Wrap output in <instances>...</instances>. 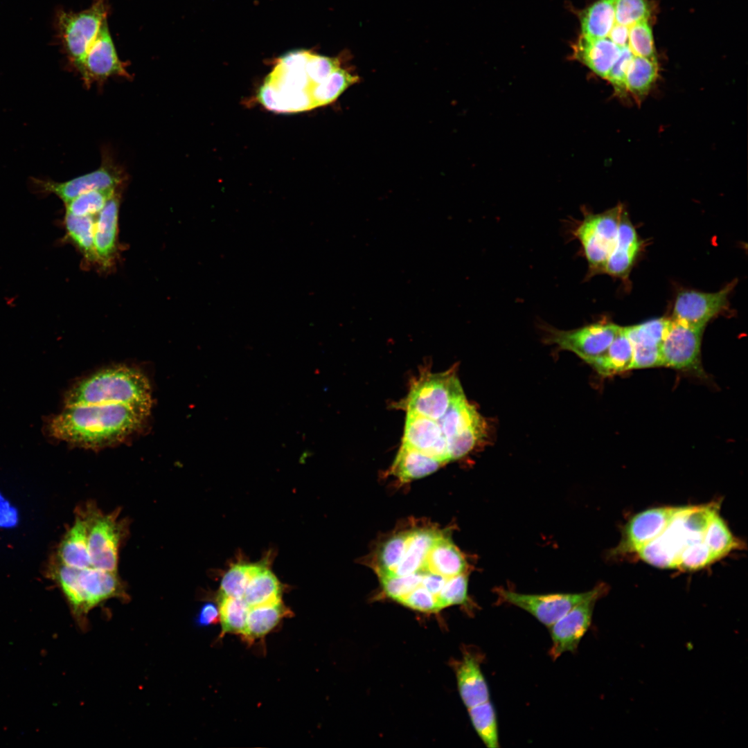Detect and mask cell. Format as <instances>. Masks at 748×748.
<instances>
[{
  "mask_svg": "<svg viewBox=\"0 0 748 748\" xmlns=\"http://www.w3.org/2000/svg\"><path fill=\"white\" fill-rule=\"evenodd\" d=\"M151 408L123 404L65 407L46 422L48 434L60 440L89 449L121 443L137 432Z\"/></svg>",
  "mask_w": 748,
  "mask_h": 748,
  "instance_id": "1",
  "label": "cell"
},
{
  "mask_svg": "<svg viewBox=\"0 0 748 748\" xmlns=\"http://www.w3.org/2000/svg\"><path fill=\"white\" fill-rule=\"evenodd\" d=\"M65 407L123 404L152 407V389L141 370L126 365L103 368L75 383L64 398Z\"/></svg>",
  "mask_w": 748,
  "mask_h": 748,
  "instance_id": "2",
  "label": "cell"
},
{
  "mask_svg": "<svg viewBox=\"0 0 748 748\" xmlns=\"http://www.w3.org/2000/svg\"><path fill=\"white\" fill-rule=\"evenodd\" d=\"M53 576L81 625L85 623L88 613L96 606L110 598H127L117 572L93 567L76 569L58 563Z\"/></svg>",
  "mask_w": 748,
  "mask_h": 748,
  "instance_id": "3",
  "label": "cell"
},
{
  "mask_svg": "<svg viewBox=\"0 0 748 748\" xmlns=\"http://www.w3.org/2000/svg\"><path fill=\"white\" fill-rule=\"evenodd\" d=\"M463 394L454 368L440 373L424 371L411 382L407 395L396 406L406 412L439 420Z\"/></svg>",
  "mask_w": 748,
  "mask_h": 748,
  "instance_id": "4",
  "label": "cell"
},
{
  "mask_svg": "<svg viewBox=\"0 0 748 748\" xmlns=\"http://www.w3.org/2000/svg\"><path fill=\"white\" fill-rule=\"evenodd\" d=\"M623 209L622 205H617L600 213L584 211L582 220L575 223L571 234L580 243L587 261V278L605 273Z\"/></svg>",
  "mask_w": 748,
  "mask_h": 748,
  "instance_id": "5",
  "label": "cell"
},
{
  "mask_svg": "<svg viewBox=\"0 0 748 748\" xmlns=\"http://www.w3.org/2000/svg\"><path fill=\"white\" fill-rule=\"evenodd\" d=\"M108 0H95L86 10H60L56 17L58 38L73 66L81 74L87 53L103 23L107 19Z\"/></svg>",
  "mask_w": 748,
  "mask_h": 748,
  "instance_id": "6",
  "label": "cell"
},
{
  "mask_svg": "<svg viewBox=\"0 0 748 748\" xmlns=\"http://www.w3.org/2000/svg\"><path fill=\"white\" fill-rule=\"evenodd\" d=\"M438 421L446 440L449 461L467 456L487 437L486 421L465 394L454 400Z\"/></svg>",
  "mask_w": 748,
  "mask_h": 748,
  "instance_id": "7",
  "label": "cell"
},
{
  "mask_svg": "<svg viewBox=\"0 0 748 748\" xmlns=\"http://www.w3.org/2000/svg\"><path fill=\"white\" fill-rule=\"evenodd\" d=\"M88 524V550L91 567L117 572L118 551L127 532L126 521L118 519V510L104 514L94 504L82 508Z\"/></svg>",
  "mask_w": 748,
  "mask_h": 748,
  "instance_id": "8",
  "label": "cell"
},
{
  "mask_svg": "<svg viewBox=\"0 0 748 748\" xmlns=\"http://www.w3.org/2000/svg\"><path fill=\"white\" fill-rule=\"evenodd\" d=\"M620 328L605 320L570 330L547 326L544 339L546 343L575 353L589 364L606 351Z\"/></svg>",
  "mask_w": 748,
  "mask_h": 748,
  "instance_id": "9",
  "label": "cell"
},
{
  "mask_svg": "<svg viewBox=\"0 0 748 748\" xmlns=\"http://www.w3.org/2000/svg\"><path fill=\"white\" fill-rule=\"evenodd\" d=\"M604 583L591 589L589 595L574 606L549 628L552 645L549 655L553 660L566 652H574L591 622L596 602L607 592Z\"/></svg>",
  "mask_w": 748,
  "mask_h": 748,
  "instance_id": "10",
  "label": "cell"
},
{
  "mask_svg": "<svg viewBox=\"0 0 748 748\" xmlns=\"http://www.w3.org/2000/svg\"><path fill=\"white\" fill-rule=\"evenodd\" d=\"M590 591L591 590L576 594H525L501 587L495 589L501 602L528 612L549 627L586 598Z\"/></svg>",
  "mask_w": 748,
  "mask_h": 748,
  "instance_id": "11",
  "label": "cell"
},
{
  "mask_svg": "<svg viewBox=\"0 0 748 748\" xmlns=\"http://www.w3.org/2000/svg\"><path fill=\"white\" fill-rule=\"evenodd\" d=\"M684 506H661L634 515L625 524L621 541L612 555L637 553L641 548L661 534Z\"/></svg>",
  "mask_w": 748,
  "mask_h": 748,
  "instance_id": "12",
  "label": "cell"
},
{
  "mask_svg": "<svg viewBox=\"0 0 748 748\" xmlns=\"http://www.w3.org/2000/svg\"><path fill=\"white\" fill-rule=\"evenodd\" d=\"M736 283L733 280L715 292L681 291L676 297L672 319L690 326L704 328L711 319L726 310L729 294Z\"/></svg>",
  "mask_w": 748,
  "mask_h": 748,
  "instance_id": "13",
  "label": "cell"
},
{
  "mask_svg": "<svg viewBox=\"0 0 748 748\" xmlns=\"http://www.w3.org/2000/svg\"><path fill=\"white\" fill-rule=\"evenodd\" d=\"M123 173L105 159L96 170L64 182L33 179L40 193L54 194L66 205L78 196L93 190L116 188L123 181Z\"/></svg>",
  "mask_w": 748,
  "mask_h": 748,
  "instance_id": "14",
  "label": "cell"
},
{
  "mask_svg": "<svg viewBox=\"0 0 748 748\" xmlns=\"http://www.w3.org/2000/svg\"><path fill=\"white\" fill-rule=\"evenodd\" d=\"M703 330L670 319L661 346L662 366L677 369L697 368Z\"/></svg>",
  "mask_w": 748,
  "mask_h": 748,
  "instance_id": "15",
  "label": "cell"
},
{
  "mask_svg": "<svg viewBox=\"0 0 748 748\" xmlns=\"http://www.w3.org/2000/svg\"><path fill=\"white\" fill-rule=\"evenodd\" d=\"M80 75L87 86L93 81H104L112 76H130L126 63L117 54L107 19L103 23L87 53Z\"/></svg>",
  "mask_w": 748,
  "mask_h": 748,
  "instance_id": "16",
  "label": "cell"
},
{
  "mask_svg": "<svg viewBox=\"0 0 748 748\" xmlns=\"http://www.w3.org/2000/svg\"><path fill=\"white\" fill-rule=\"evenodd\" d=\"M670 319L657 318L625 327L633 348V368L662 366L661 346Z\"/></svg>",
  "mask_w": 748,
  "mask_h": 748,
  "instance_id": "17",
  "label": "cell"
},
{
  "mask_svg": "<svg viewBox=\"0 0 748 748\" xmlns=\"http://www.w3.org/2000/svg\"><path fill=\"white\" fill-rule=\"evenodd\" d=\"M402 443L443 464L449 461L446 440L438 420L407 412Z\"/></svg>",
  "mask_w": 748,
  "mask_h": 748,
  "instance_id": "18",
  "label": "cell"
},
{
  "mask_svg": "<svg viewBox=\"0 0 748 748\" xmlns=\"http://www.w3.org/2000/svg\"><path fill=\"white\" fill-rule=\"evenodd\" d=\"M641 248L638 233L627 213L623 209L612 251L607 259L605 273L626 279Z\"/></svg>",
  "mask_w": 748,
  "mask_h": 748,
  "instance_id": "19",
  "label": "cell"
},
{
  "mask_svg": "<svg viewBox=\"0 0 748 748\" xmlns=\"http://www.w3.org/2000/svg\"><path fill=\"white\" fill-rule=\"evenodd\" d=\"M621 48L608 37L591 38L581 35L573 46V58L606 80Z\"/></svg>",
  "mask_w": 748,
  "mask_h": 748,
  "instance_id": "20",
  "label": "cell"
},
{
  "mask_svg": "<svg viewBox=\"0 0 748 748\" xmlns=\"http://www.w3.org/2000/svg\"><path fill=\"white\" fill-rule=\"evenodd\" d=\"M119 197L116 193L107 202L96 219L94 244L98 263L109 267L117 250Z\"/></svg>",
  "mask_w": 748,
  "mask_h": 748,
  "instance_id": "21",
  "label": "cell"
},
{
  "mask_svg": "<svg viewBox=\"0 0 748 748\" xmlns=\"http://www.w3.org/2000/svg\"><path fill=\"white\" fill-rule=\"evenodd\" d=\"M456 677L459 694L467 709L489 700V688L479 660L472 653L463 654L456 666Z\"/></svg>",
  "mask_w": 748,
  "mask_h": 748,
  "instance_id": "22",
  "label": "cell"
},
{
  "mask_svg": "<svg viewBox=\"0 0 748 748\" xmlns=\"http://www.w3.org/2000/svg\"><path fill=\"white\" fill-rule=\"evenodd\" d=\"M467 562L463 553L449 540L440 535L432 544L422 569L449 578L466 573Z\"/></svg>",
  "mask_w": 748,
  "mask_h": 748,
  "instance_id": "23",
  "label": "cell"
},
{
  "mask_svg": "<svg viewBox=\"0 0 748 748\" xmlns=\"http://www.w3.org/2000/svg\"><path fill=\"white\" fill-rule=\"evenodd\" d=\"M88 524L80 509L75 521L62 539L57 550L58 562L76 569L91 567L88 550Z\"/></svg>",
  "mask_w": 748,
  "mask_h": 748,
  "instance_id": "24",
  "label": "cell"
},
{
  "mask_svg": "<svg viewBox=\"0 0 748 748\" xmlns=\"http://www.w3.org/2000/svg\"><path fill=\"white\" fill-rule=\"evenodd\" d=\"M442 465L435 458L402 443L389 471L401 482H408L431 474Z\"/></svg>",
  "mask_w": 748,
  "mask_h": 748,
  "instance_id": "25",
  "label": "cell"
},
{
  "mask_svg": "<svg viewBox=\"0 0 748 748\" xmlns=\"http://www.w3.org/2000/svg\"><path fill=\"white\" fill-rule=\"evenodd\" d=\"M291 611L283 604L281 600L254 607L248 610L246 626L242 636L249 643L264 637L280 621L292 615Z\"/></svg>",
  "mask_w": 748,
  "mask_h": 748,
  "instance_id": "26",
  "label": "cell"
},
{
  "mask_svg": "<svg viewBox=\"0 0 748 748\" xmlns=\"http://www.w3.org/2000/svg\"><path fill=\"white\" fill-rule=\"evenodd\" d=\"M589 364L605 376L633 368V348L625 327H621L606 351Z\"/></svg>",
  "mask_w": 748,
  "mask_h": 748,
  "instance_id": "27",
  "label": "cell"
},
{
  "mask_svg": "<svg viewBox=\"0 0 748 748\" xmlns=\"http://www.w3.org/2000/svg\"><path fill=\"white\" fill-rule=\"evenodd\" d=\"M440 535L438 532L425 529L407 532L404 554L391 576H407L419 571L429 549Z\"/></svg>",
  "mask_w": 748,
  "mask_h": 748,
  "instance_id": "28",
  "label": "cell"
},
{
  "mask_svg": "<svg viewBox=\"0 0 748 748\" xmlns=\"http://www.w3.org/2000/svg\"><path fill=\"white\" fill-rule=\"evenodd\" d=\"M658 76L659 65L657 59L634 55L625 76L627 96H631L636 102H641L654 86Z\"/></svg>",
  "mask_w": 748,
  "mask_h": 748,
  "instance_id": "29",
  "label": "cell"
},
{
  "mask_svg": "<svg viewBox=\"0 0 748 748\" xmlns=\"http://www.w3.org/2000/svg\"><path fill=\"white\" fill-rule=\"evenodd\" d=\"M94 216H75L66 213L64 219V240L70 242L88 262L98 263L94 244Z\"/></svg>",
  "mask_w": 748,
  "mask_h": 748,
  "instance_id": "30",
  "label": "cell"
},
{
  "mask_svg": "<svg viewBox=\"0 0 748 748\" xmlns=\"http://www.w3.org/2000/svg\"><path fill=\"white\" fill-rule=\"evenodd\" d=\"M616 0H598L580 16L582 35L591 38L607 37L616 24Z\"/></svg>",
  "mask_w": 748,
  "mask_h": 748,
  "instance_id": "31",
  "label": "cell"
},
{
  "mask_svg": "<svg viewBox=\"0 0 748 748\" xmlns=\"http://www.w3.org/2000/svg\"><path fill=\"white\" fill-rule=\"evenodd\" d=\"M282 586L266 564H260L251 576L243 596L247 605L254 607L281 600Z\"/></svg>",
  "mask_w": 748,
  "mask_h": 748,
  "instance_id": "32",
  "label": "cell"
},
{
  "mask_svg": "<svg viewBox=\"0 0 748 748\" xmlns=\"http://www.w3.org/2000/svg\"><path fill=\"white\" fill-rule=\"evenodd\" d=\"M703 540L715 560H720L734 550L743 549L744 545L741 540L731 533L719 513L710 522Z\"/></svg>",
  "mask_w": 748,
  "mask_h": 748,
  "instance_id": "33",
  "label": "cell"
},
{
  "mask_svg": "<svg viewBox=\"0 0 748 748\" xmlns=\"http://www.w3.org/2000/svg\"><path fill=\"white\" fill-rule=\"evenodd\" d=\"M217 607L219 621L221 623L220 638L226 634H241L246 626L247 616L249 607L243 598H237L218 594Z\"/></svg>",
  "mask_w": 748,
  "mask_h": 748,
  "instance_id": "34",
  "label": "cell"
},
{
  "mask_svg": "<svg viewBox=\"0 0 748 748\" xmlns=\"http://www.w3.org/2000/svg\"><path fill=\"white\" fill-rule=\"evenodd\" d=\"M467 709L472 724L486 746L499 747L496 713L492 703L488 700Z\"/></svg>",
  "mask_w": 748,
  "mask_h": 748,
  "instance_id": "35",
  "label": "cell"
},
{
  "mask_svg": "<svg viewBox=\"0 0 748 748\" xmlns=\"http://www.w3.org/2000/svg\"><path fill=\"white\" fill-rule=\"evenodd\" d=\"M116 194V188L93 190L84 193L65 205L66 213L75 216H95Z\"/></svg>",
  "mask_w": 748,
  "mask_h": 748,
  "instance_id": "36",
  "label": "cell"
},
{
  "mask_svg": "<svg viewBox=\"0 0 748 748\" xmlns=\"http://www.w3.org/2000/svg\"><path fill=\"white\" fill-rule=\"evenodd\" d=\"M358 81V76L339 66L320 84L316 96L317 107L332 103Z\"/></svg>",
  "mask_w": 748,
  "mask_h": 748,
  "instance_id": "37",
  "label": "cell"
},
{
  "mask_svg": "<svg viewBox=\"0 0 748 748\" xmlns=\"http://www.w3.org/2000/svg\"><path fill=\"white\" fill-rule=\"evenodd\" d=\"M407 532L397 534L389 538L377 554L375 570L378 576H391L404 554Z\"/></svg>",
  "mask_w": 748,
  "mask_h": 748,
  "instance_id": "38",
  "label": "cell"
},
{
  "mask_svg": "<svg viewBox=\"0 0 748 748\" xmlns=\"http://www.w3.org/2000/svg\"><path fill=\"white\" fill-rule=\"evenodd\" d=\"M260 564H236L224 575L220 594L243 598L247 586Z\"/></svg>",
  "mask_w": 748,
  "mask_h": 748,
  "instance_id": "39",
  "label": "cell"
},
{
  "mask_svg": "<svg viewBox=\"0 0 748 748\" xmlns=\"http://www.w3.org/2000/svg\"><path fill=\"white\" fill-rule=\"evenodd\" d=\"M628 47L634 55L657 59L652 31L648 20L629 27Z\"/></svg>",
  "mask_w": 748,
  "mask_h": 748,
  "instance_id": "40",
  "label": "cell"
},
{
  "mask_svg": "<svg viewBox=\"0 0 748 748\" xmlns=\"http://www.w3.org/2000/svg\"><path fill=\"white\" fill-rule=\"evenodd\" d=\"M715 561L708 546L700 540L691 543L682 551L677 568L683 571H696Z\"/></svg>",
  "mask_w": 748,
  "mask_h": 748,
  "instance_id": "41",
  "label": "cell"
},
{
  "mask_svg": "<svg viewBox=\"0 0 748 748\" xmlns=\"http://www.w3.org/2000/svg\"><path fill=\"white\" fill-rule=\"evenodd\" d=\"M422 575L416 572L407 576H386L380 577L386 596L400 603L414 589L420 585Z\"/></svg>",
  "mask_w": 748,
  "mask_h": 748,
  "instance_id": "42",
  "label": "cell"
},
{
  "mask_svg": "<svg viewBox=\"0 0 748 748\" xmlns=\"http://www.w3.org/2000/svg\"><path fill=\"white\" fill-rule=\"evenodd\" d=\"M467 600L466 573L448 578L437 596L440 610L452 605L466 604Z\"/></svg>",
  "mask_w": 748,
  "mask_h": 748,
  "instance_id": "43",
  "label": "cell"
},
{
  "mask_svg": "<svg viewBox=\"0 0 748 748\" xmlns=\"http://www.w3.org/2000/svg\"><path fill=\"white\" fill-rule=\"evenodd\" d=\"M650 8L647 0H616L615 6L616 23L626 26L643 20H648Z\"/></svg>",
  "mask_w": 748,
  "mask_h": 748,
  "instance_id": "44",
  "label": "cell"
},
{
  "mask_svg": "<svg viewBox=\"0 0 748 748\" xmlns=\"http://www.w3.org/2000/svg\"><path fill=\"white\" fill-rule=\"evenodd\" d=\"M634 57L628 46L622 47L620 54L610 69L606 80L612 86L615 94L621 98L627 96L625 76L628 66Z\"/></svg>",
  "mask_w": 748,
  "mask_h": 748,
  "instance_id": "45",
  "label": "cell"
},
{
  "mask_svg": "<svg viewBox=\"0 0 748 748\" xmlns=\"http://www.w3.org/2000/svg\"><path fill=\"white\" fill-rule=\"evenodd\" d=\"M400 603L411 609L422 612L440 611L436 597L421 585L406 596Z\"/></svg>",
  "mask_w": 748,
  "mask_h": 748,
  "instance_id": "46",
  "label": "cell"
},
{
  "mask_svg": "<svg viewBox=\"0 0 748 748\" xmlns=\"http://www.w3.org/2000/svg\"><path fill=\"white\" fill-rule=\"evenodd\" d=\"M219 609L212 603H205L199 609L196 622L199 626H208L219 621Z\"/></svg>",
  "mask_w": 748,
  "mask_h": 748,
  "instance_id": "47",
  "label": "cell"
},
{
  "mask_svg": "<svg viewBox=\"0 0 748 748\" xmlns=\"http://www.w3.org/2000/svg\"><path fill=\"white\" fill-rule=\"evenodd\" d=\"M420 573L422 575L420 585L434 595L437 598V596L448 578L428 571Z\"/></svg>",
  "mask_w": 748,
  "mask_h": 748,
  "instance_id": "48",
  "label": "cell"
},
{
  "mask_svg": "<svg viewBox=\"0 0 748 748\" xmlns=\"http://www.w3.org/2000/svg\"><path fill=\"white\" fill-rule=\"evenodd\" d=\"M607 37L620 48L628 46L629 27L616 23Z\"/></svg>",
  "mask_w": 748,
  "mask_h": 748,
  "instance_id": "49",
  "label": "cell"
}]
</instances>
